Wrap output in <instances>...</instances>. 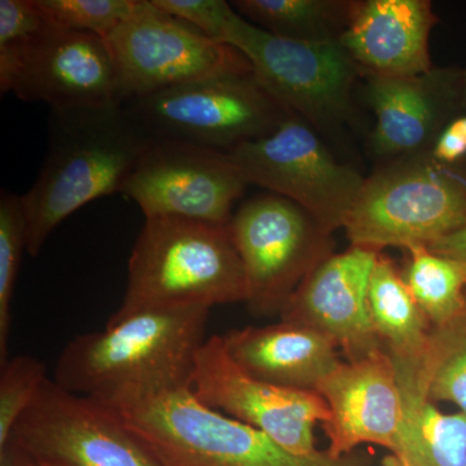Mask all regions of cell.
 <instances>
[{"label":"cell","mask_w":466,"mask_h":466,"mask_svg":"<svg viewBox=\"0 0 466 466\" xmlns=\"http://www.w3.org/2000/svg\"><path fill=\"white\" fill-rule=\"evenodd\" d=\"M229 227L247 278L245 303L258 317H280L302 281L333 254L332 233L274 193L245 201Z\"/></svg>","instance_id":"ba28073f"},{"label":"cell","mask_w":466,"mask_h":466,"mask_svg":"<svg viewBox=\"0 0 466 466\" xmlns=\"http://www.w3.org/2000/svg\"><path fill=\"white\" fill-rule=\"evenodd\" d=\"M47 380L45 364L32 355H17L0 366V451Z\"/></svg>","instance_id":"4316f807"},{"label":"cell","mask_w":466,"mask_h":466,"mask_svg":"<svg viewBox=\"0 0 466 466\" xmlns=\"http://www.w3.org/2000/svg\"><path fill=\"white\" fill-rule=\"evenodd\" d=\"M401 466H410V465H406V464H401Z\"/></svg>","instance_id":"e575fe53"},{"label":"cell","mask_w":466,"mask_h":466,"mask_svg":"<svg viewBox=\"0 0 466 466\" xmlns=\"http://www.w3.org/2000/svg\"><path fill=\"white\" fill-rule=\"evenodd\" d=\"M438 21L429 0H352L339 42L363 76L422 75L434 66L431 35Z\"/></svg>","instance_id":"ac0fdd59"},{"label":"cell","mask_w":466,"mask_h":466,"mask_svg":"<svg viewBox=\"0 0 466 466\" xmlns=\"http://www.w3.org/2000/svg\"><path fill=\"white\" fill-rule=\"evenodd\" d=\"M431 401H449L466 415V315L431 328L419 377Z\"/></svg>","instance_id":"cb8c5ba5"},{"label":"cell","mask_w":466,"mask_h":466,"mask_svg":"<svg viewBox=\"0 0 466 466\" xmlns=\"http://www.w3.org/2000/svg\"><path fill=\"white\" fill-rule=\"evenodd\" d=\"M152 142L122 103L50 109L45 161L21 196L27 254L38 257L51 233L85 205L121 193Z\"/></svg>","instance_id":"7a4b0ae2"},{"label":"cell","mask_w":466,"mask_h":466,"mask_svg":"<svg viewBox=\"0 0 466 466\" xmlns=\"http://www.w3.org/2000/svg\"><path fill=\"white\" fill-rule=\"evenodd\" d=\"M368 300L377 337L397 373L420 375L433 325L394 260L381 253L370 275Z\"/></svg>","instance_id":"ffe728a7"},{"label":"cell","mask_w":466,"mask_h":466,"mask_svg":"<svg viewBox=\"0 0 466 466\" xmlns=\"http://www.w3.org/2000/svg\"><path fill=\"white\" fill-rule=\"evenodd\" d=\"M228 155L248 184L299 205L332 235L345 227L366 182L334 157L312 126L293 116Z\"/></svg>","instance_id":"9c48e42d"},{"label":"cell","mask_w":466,"mask_h":466,"mask_svg":"<svg viewBox=\"0 0 466 466\" xmlns=\"http://www.w3.org/2000/svg\"><path fill=\"white\" fill-rule=\"evenodd\" d=\"M403 426L397 458L410 466H466V415L444 413L416 379H398Z\"/></svg>","instance_id":"44dd1931"},{"label":"cell","mask_w":466,"mask_h":466,"mask_svg":"<svg viewBox=\"0 0 466 466\" xmlns=\"http://www.w3.org/2000/svg\"><path fill=\"white\" fill-rule=\"evenodd\" d=\"M139 0H36L46 20L57 29L110 35L130 16Z\"/></svg>","instance_id":"83f0119b"},{"label":"cell","mask_w":466,"mask_h":466,"mask_svg":"<svg viewBox=\"0 0 466 466\" xmlns=\"http://www.w3.org/2000/svg\"><path fill=\"white\" fill-rule=\"evenodd\" d=\"M106 41L115 57L122 104L211 76L253 73L240 51L213 41L153 0H139Z\"/></svg>","instance_id":"30bf717a"},{"label":"cell","mask_w":466,"mask_h":466,"mask_svg":"<svg viewBox=\"0 0 466 466\" xmlns=\"http://www.w3.org/2000/svg\"><path fill=\"white\" fill-rule=\"evenodd\" d=\"M248 285L229 225L147 218L127 267L124 300L109 320L144 309L247 302Z\"/></svg>","instance_id":"3957f363"},{"label":"cell","mask_w":466,"mask_h":466,"mask_svg":"<svg viewBox=\"0 0 466 466\" xmlns=\"http://www.w3.org/2000/svg\"><path fill=\"white\" fill-rule=\"evenodd\" d=\"M36 0H0V91L11 92L18 70L50 27Z\"/></svg>","instance_id":"484cf974"},{"label":"cell","mask_w":466,"mask_h":466,"mask_svg":"<svg viewBox=\"0 0 466 466\" xmlns=\"http://www.w3.org/2000/svg\"><path fill=\"white\" fill-rule=\"evenodd\" d=\"M223 339L245 372L293 390L317 392L319 383L342 361L332 339L289 321L232 329Z\"/></svg>","instance_id":"d6986e66"},{"label":"cell","mask_w":466,"mask_h":466,"mask_svg":"<svg viewBox=\"0 0 466 466\" xmlns=\"http://www.w3.org/2000/svg\"><path fill=\"white\" fill-rule=\"evenodd\" d=\"M153 3L219 43H223L227 27L236 14L231 3L225 0H153Z\"/></svg>","instance_id":"f1b7e54d"},{"label":"cell","mask_w":466,"mask_h":466,"mask_svg":"<svg viewBox=\"0 0 466 466\" xmlns=\"http://www.w3.org/2000/svg\"><path fill=\"white\" fill-rule=\"evenodd\" d=\"M0 466H24L23 459L16 451L11 447H5L0 451Z\"/></svg>","instance_id":"1f68e13d"},{"label":"cell","mask_w":466,"mask_h":466,"mask_svg":"<svg viewBox=\"0 0 466 466\" xmlns=\"http://www.w3.org/2000/svg\"><path fill=\"white\" fill-rule=\"evenodd\" d=\"M364 78L366 99L375 115L370 148L383 162L429 152L444 125L461 113L459 66Z\"/></svg>","instance_id":"e0dca14e"},{"label":"cell","mask_w":466,"mask_h":466,"mask_svg":"<svg viewBox=\"0 0 466 466\" xmlns=\"http://www.w3.org/2000/svg\"><path fill=\"white\" fill-rule=\"evenodd\" d=\"M18 455H20V453H18ZM21 459H23L24 466H52L48 464H43V462L34 461V460L24 458V456H21Z\"/></svg>","instance_id":"836d02e7"},{"label":"cell","mask_w":466,"mask_h":466,"mask_svg":"<svg viewBox=\"0 0 466 466\" xmlns=\"http://www.w3.org/2000/svg\"><path fill=\"white\" fill-rule=\"evenodd\" d=\"M249 186L228 153L179 142H152L122 195L147 218L229 225Z\"/></svg>","instance_id":"4fadbf2b"},{"label":"cell","mask_w":466,"mask_h":466,"mask_svg":"<svg viewBox=\"0 0 466 466\" xmlns=\"http://www.w3.org/2000/svg\"><path fill=\"white\" fill-rule=\"evenodd\" d=\"M466 227V167L417 153L383 162L364 182L343 227L351 247L429 245Z\"/></svg>","instance_id":"5b68a950"},{"label":"cell","mask_w":466,"mask_h":466,"mask_svg":"<svg viewBox=\"0 0 466 466\" xmlns=\"http://www.w3.org/2000/svg\"><path fill=\"white\" fill-rule=\"evenodd\" d=\"M153 142H179L229 153L267 137L287 113L253 73L211 76L125 101Z\"/></svg>","instance_id":"52a82bcc"},{"label":"cell","mask_w":466,"mask_h":466,"mask_svg":"<svg viewBox=\"0 0 466 466\" xmlns=\"http://www.w3.org/2000/svg\"><path fill=\"white\" fill-rule=\"evenodd\" d=\"M465 299H466V289H465Z\"/></svg>","instance_id":"d590c367"},{"label":"cell","mask_w":466,"mask_h":466,"mask_svg":"<svg viewBox=\"0 0 466 466\" xmlns=\"http://www.w3.org/2000/svg\"><path fill=\"white\" fill-rule=\"evenodd\" d=\"M7 447L52 466H161L118 410L54 379L18 420Z\"/></svg>","instance_id":"8fae6325"},{"label":"cell","mask_w":466,"mask_h":466,"mask_svg":"<svg viewBox=\"0 0 466 466\" xmlns=\"http://www.w3.org/2000/svg\"><path fill=\"white\" fill-rule=\"evenodd\" d=\"M317 392L329 408L323 428L332 458L377 444L397 455L403 426V398L397 370L383 350L355 361H341L319 383Z\"/></svg>","instance_id":"9a60e30c"},{"label":"cell","mask_w":466,"mask_h":466,"mask_svg":"<svg viewBox=\"0 0 466 466\" xmlns=\"http://www.w3.org/2000/svg\"><path fill=\"white\" fill-rule=\"evenodd\" d=\"M380 251L350 247L332 254L302 281L280 318L306 325L336 343L348 361L382 350L370 318V275Z\"/></svg>","instance_id":"5bb4252c"},{"label":"cell","mask_w":466,"mask_h":466,"mask_svg":"<svg viewBox=\"0 0 466 466\" xmlns=\"http://www.w3.org/2000/svg\"><path fill=\"white\" fill-rule=\"evenodd\" d=\"M429 248L441 256L450 257V258L462 260L466 263V227L451 233L446 238H440L429 245Z\"/></svg>","instance_id":"4dcf8cb0"},{"label":"cell","mask_w":466,"mask_h":466,"mask_svg":"<svg viewBox=\"0 0 466 466\" xmlns=\"http://www.w3.org/2000/svg\"><path fill=\"white\" fill-rule=\"evenodd\" d=\"M460 103H461V113L466 112V64L460 67Z\"/></svg>","instance_id":"d6a6232c"},{"label":"cell","mask_w":466,"mask_h":466,"mask_svg":"<svg viewBox=\"0 0 466 466\" xmlns=\"http://www.w3.org/2000/svg\"><path fill=\"white\" fill-rule=\"evenodd\" d=\"M26 250V220L23 198L2 189L0 193V366L7 363L12 299L20 269L21 257Z\"/></svg>","instance_id":"d4e9b609"},{"label":"cell","mask_w":466,"mask_h":466,"mask_svg":"<svg viewBox=\"0 0 466 466\" xmlns=\"http://www.w3.org/2000/svg\"><path fill=\"white\" fill-rule=\"evenodd\" d=\"M116 410L161 466H370L352 453L293 455L262 431L205 406L191 386Z\"/></svg>","instance_id":"277c9868"},{"label":"cell","mask_w":466,"mask_h":466,"mask_svg":"<svg viewBox=\"0 0 466 466\" xmlns=\"http://www.w3.org/2000/svg\"><path fill=\"white\" fill-rule=\"evenodd\" d=\"M210 309L180 306L108 319L103 330L67 342L54 380L67 391L115 410L191 386Z\"/></svg>","instance_id":"6da1fadb"},{"label":"cell","mask_w":466,"mask_h":466,"mask_svg":"<svg viewBox=\"0 0 466 466\" xmlns=\"http://www.w3.org/2000/svg\"><path fill=\"white\" fill-rule=\"evenodd\" d=\"M431 157L450 167H466V112L451 118L435 137Z\"/></svg>","instance_id":"f546056e"},{"label":"cell","mask_w":466,"mask_h":466,"mask_svg":"<svg viewBox=\"0 0 466 466\" xmlns=\"http://www.w3.org/2000/svg\"><path fill=\"white\" fill-rule=\"evenodd\" d=\"M191 390L205 406L262 431L297 456L319 452L314 428L330 417L318 392L281 388L245 372L218 334L205 339L196 354Z\"/></svg>","instance_id":"7c38bea8"},{"label":"cell","mask_w":466,"mask_h":466,"mask_svg":"<svg viewBox=\"0 0 466 466\" xmlns=\"http://www.w3.org/2000/svg\"><path fill=\"white\" fill-rule=\"evenodd\" d=\"M401 276L433 327L466 315V263L434 253L426 245L408 248Z\"/></svg>","instance_id":"603a6c76"},{"label":"cell","mask_w":466,"mask_h":466,"mask_svg":"<svg viewBox=\"0 0 466 466\" xmlns=\"http://www.w3.org/2000/svg\"><path fill=\"white\" fill-rule=\"evenodd\" d=\"M231 5L245 20L272 35L325 42L341 38L352 0H236Z\"/></svg>","instance_id":"7402d4cb"},{"label":"cell","mask_w":466,"mask_h":466,"mask_svg":"<svg viewBox=\"0 0 466 466\" xmlns=\"http://www.w3.org/2000/svg\"><path fill=\"white\" fill-rule=\"evenodd\" d=\"M223 43L249 60L258 84L287 115L327 135L339 133L351 121L352 92L363 76L339 39L280 38L236 12Z\"/></svg>","instance_id":"8992f818"},{"label":"cell","mask_w":466,"mask_h":466,"mask_svg":"<svg viewBox=\"0 0 466 466\" xmlns=\"http://www.w3.org/2000/svg\"><path fill=\"white\" fill-rule=\"evenodd\" d=\"M11 92L50 109L122 103L115 57L106 38L54 26L34 43Z\"/></svg>","instance_id":"2e32d148"}]
</instances>
